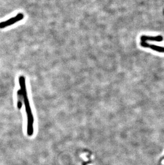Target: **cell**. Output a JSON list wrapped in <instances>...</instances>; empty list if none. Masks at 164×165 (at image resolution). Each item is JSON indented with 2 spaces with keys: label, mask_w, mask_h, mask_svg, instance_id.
I'll use <instances>...</instances> for the list:
<instances>
[{
  "label": "cell",
  "mask_w": 164,
  "mask_h": 165,
  "mask_svg": "<svg viewBox=\"0 0 164 165\" xmlns=\"http://www.w3.org/2000/svg\"><path fill=\"white\" fill-rule=\"evenodd\" d=\"M140 44L142 47L144 48H150L158 52H164V47L158 46L153 44H148L147 42H140Z\"/></svg>",
  "instance_id": "3"
},
{
  "label": "cell",
  "mask_w": 164,
  "mask_h": 165,
  "mask_svg": "<svg viewBox=\"0 0 164 165\" xmlns=\"http://www.w3.org/2000/svg\"><path fill=\"white\" fill-rule=\"evenodd\" d=\"M24 18V14L22 13H19L17 14L16 16L13 17L8 20L1 22L0 29L5 28L10 26H11L12 25L14 24L17 22H19L20 20L23 19Z\"/></svg>",
  "instance_id": "2"
},
{
  "label": "cell",
  "mask_w": 164,
  "mask_h": 165,
  "mask_svg": "<svg viewBox=\"0 0 164 165\" xmlns=\"http://www.w3.org/2000/svg\"><path fill=\"white\" fill-rule=\"evenodd\" d=\"M141 42H147V41H153L161 42L163 40V37L161 35L157 36H148L142 35L140 37Z\"/></svg>",
  "instance_id": "4"
},
{
  "label": "cell",
  "mask_w": 164,
  "mask_h": 165,
  "mask_svg": "<svg viewBox=\"0 0 164 165\" xmlns=\"http://www.w3.org/2000/svg\"><path fill=\"white\" fill-rule=\"evenodd\" d=\"M19 82L20 84V89L23 93L24 98L25 106L26 109V112L27 116V134L28 136H32L33 134V123H34V118L33 116L32 110L30 107L29 102L28 100L27 96V92L26 87L25 78L24 76H21L19 78Z\"/></svg>",
  "instance_id": "1"
},
{
  "label": "cell",
  "mask_w": 164,
  "mask_h": 165,
  "mask_svg": "<svg viewBox=\"0 0 164 165\" xmlns=\"http://www.w3.org/2000/svg\"><path fill=\"white\" fill-rule=\"evenodd\" d=\"M163 159H164V157H163Z\"/></svg>",
  "instance_id": "6"
},
{
  "label": "cell",
  "mask_w": 164,
  "mask_h": 165,
  "mask_svg": "<svg viewBox=\"0 0 164 165\" xmlns=\"http://www.w3.org/2000/svg\"><path fill=\"white\" fill-rule=\"evenodd\" d=\"M17 108L18 109L20 110L22 108L23 101H24V96L21 89H19L17 91Z\"/></svg>",
  "instance_id": "5"
}]
</instances>
